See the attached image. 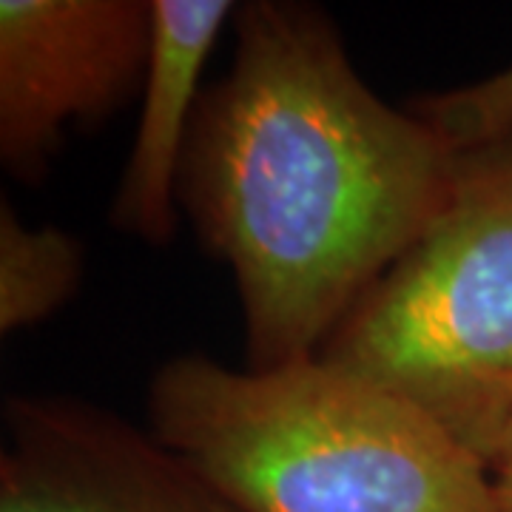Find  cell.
I'll use <instances>...</instances> for the list:
<instances>
[{"label": "cell", "mask_w": 512, "mask_h": 512, "mask_svg": "<svg viewBox=\"0 0 512 512\" xmlns=\"http://www.w3.org/2000/svg\"><path fill=\"white\" fill-rule=\"evenodd\" d=\"M83 279L80 242L66 231L23 225L0 202V333L32 328L60 311Z\"/></svg>", "instance_id": "cell-7"}, {"label": "cell", "mask_w": 512, "mask_h": 512, "mask_svg": "<svg viewBox=\"0 0 512 512\" xmlns=\"http://www.w3.org/2000/svg\"><path fill=\"white\" fill-rule=\"evenodd\" d=\"M407 109L456 154H476L512 140V66L450 92L424 94Z\"/></svg>", "instance_id": "cell-8"}, {"label": "cell", "mask_w": 512, "mask_h": 512, "mask_svg": "<svg viewBox=\"0 0 512 512\" xmlns=\"http://www.w3.org/2000/svg\"><path fill=\"white\" fill-rule=\"evenodd\" d=\"M484 461L512 424V140L464 154L450 200L319 350Z\"/></svg>", "instance_id": "cell-3"}, {"label": "cell", "mask_w": 512, "mask_h": 512, "mask_svg": "<svg viewBox=\"0 0 512 512\" xmlns=\"http://www.w3.org/2000/svg\"><path fill=\"white\" fill-rule=\"evenodd\" d=\"M148 419L242 512H501L484 458L319 356L274 370L174 356L151 379Z\"/></svg>", "instance_id": "cell-2"}, {"label": "cell", "mask_w": 512, "mask_h": 512, "mask_svg": "<svg viewBox=\"0 0 512 512\" xmlns=\"http://www.w3.org/2000/svg\"><path fill=\"white\" fill-rule=\"evenodd\" d=\"M231 69L205 89L180 208L237 282L251 370L319 356L356 299L436 220L461 154L353 69L311 3L237 6Z\"/></svg>", "instance_id": "cell-1"}, {"label": "cell", "mask_w": 512, "mask_h": 512, "mask_svg": "<svg viewBox=\"0 0 512 512\" xmlns=\"http://www.w3.org/2000/svg\"><path fill=\"white\" fill-rule=\"evenodd\" d=\"M0 512H242L157 436L77 399L3 410Z\"/></svg>", "instance_id": "cell-5"}, {"label": "cell", "mask_w": 512, "mask_h": 512, "mask_svg": "<svg viewBox=\"0 0 512 512\" xmlns=\"http://www.w3.org/2000/svg\"><path fill=\"white\" fill-rule=\"evenodd\" d=\"M231 0H151V52L143 109L123 180L111 202V225L148 245H165L180 222V171L208 55Z\"/></svg>", "instance_id": "cell-6"}, {"label": "cell", "mask_w": 512, "mask_h": 512, "mask_svg": "<svg viewBox=\"0 0 512 512\" xmlns=\"http://www.w3.org/2000/svg\"><path fill=\"white\" fill-rule=\"evenodd\" d=\"M151 0H0V163L40 183L74 126L143 89Z\"/></svg>", "instance_id": "cell-4"}, {"label": "cell", "mask_w": 512, "mask_h": 512, "mask_svg": "<svg viewBox=\"0 0 512 512\" xmlns=\"http://www.w3.org/2000/svg\"><path fill=\"white\" fill-rule=\"evenodd\" d=\"M487 470H490V478H493L498 510L512 512V424L507 427V433L501 436V441L495 444L493 456L487 458Z\"/></svg>", "instance_id": "cell-9"}]
</instances>
